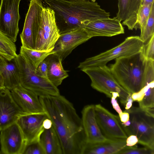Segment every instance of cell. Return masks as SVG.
Instances as JSON below:
<instances>
[{"label":"cell","instance_id":"cell-1","mask_svg":"<svg viewBox=\"0 0 154 154\" xmlns=\"http://www.w3.org/2000/svg\"><path fill=\"white\" fill-rule=\"evenodd\" d=\"M39 98L59 138L63 154H81L85 136L81 119L73 104L60 94Z\"/></svg>","mask_w":154,"mask_h":154},{"label":"cell","instance_id":"cell-2","mask_svg":"<svg viewBox=\"0 0 154 154\" xmlns=\"http://www.w3.org/2000/svg\"><path fill=\"white\" fill-rule=\"evenodd\" d=\"M54 11L60 35L82 27L84 22L109 18L110 13L97 2L85 1L41 0Z\"/></svg>","mask_w":154,"mask_h":154},{"label":"cell","instance_id":"cell-3","mask_svg":"<svg viewBox=\"0 0 154 154\" xmlns=\"http://www.w3.org/2000/svg\"><path fill=\"white\" fill-rule=\"evenodd\" d=\"M147 63L141 51L116 59L109 68L119 84L131 95L144 86Z\"/></svg>","mask_w":154,"mask_h":154},{"label":"cell","instance_id":"cell-4","mask_svg":"<svg viewBox=\"0 0 154 154\" xmlns=\"http://www.w3.org/2000/svg\"><path fill=\"white\" fill-rule=\"evenodd\" d=\"M125 111L129 113V119L122 123L128 136L135 135L138 143L154 149V114L139 107L132 106Z\"/></svg>","mask_w":154,"mask_h":154},{"label":"cell","instance_id":"cell-5","mask_svg":"<svg viewBox=\"0 0 154 154\" xmlns=\"http://www.w3.org/2000/svg\"><path fill=\"white\" fill-rule=\"evenodd\" d=\"M90 78L91 86L94 89L105 94L108 97H118L125 106L131 94L118 82L106 65L87 67L81 70Z\"/></svg>","mask_w":154,"mask_h":154},{"label":"cell","instance_id":"cell-6","mask_svg":"<svg viewBox=\"0 0 154 154\" xmlns=\"http://www.w3.org/2000/svg\"><path fill=\"white\" fill-rule=\"evenodd\" d=\"M144 44L139 36L128 37L115 47L86 59L80 63L78 67L81 70L87 67L106 65L108 62L113 60L142 51Z\"/></svg>","mask_w":154,"mask_h":154},{"label":"cell","instance_id":"cell-7","mask_svg":"<svg viewBox=\"0 0 154 154\" xmlns=\"http://www.w3.org/2000/svg\"><path fill=\"white\" fill-rule=\"evenodd\" d=\"M17 66L20 84L39 97L60 94L57 88L48 79L38 76L19 54L14 58Z\"/></svg>","mask_w":154,"mask_h":154},{"label":"cell","instance_id":"cell-8","mask_svg":"<svg viewBox=\"0 0 154 154\" xmlns=\"http://www.w3.org/2000/svg\"><path fill=\"white\" fill-rule=\"evenodd\" d=\"M60 36L54 11L48 7L44 6L36 37L35 50L47 52L52 51Z\"/></svg>","mask_w":154,"mask_h":154},{"label":"cell","instance_id":"cell-9","mask_svg":"<svg viewBox=\"0 0 154 154\" xmlns=\"http://www.w3.org/2000/svg\"><path fill=\"white\" fill-rule=\"evenodd\" d=\"M44 7L41 0H30L23 30L20 35L22 46L35 50L36 37Z\"/></svg>","mask_w":154,"mask_h":154},{"label":"cell","instance_id":"cell-10","mask_svg":"<svg viewBox=\"0 0 154 154\" xmlns=\"http://www.w3.org/2000/svg\"><path fill=\"white\" fill-rule=\"evenodd\" d=\"M96 119L106 138L126 139L128 137L119 116L111 113L100 104L94 105Z\"/></svg>","mask_w":154,"mask_h":154},{"label":"cell","instance_id":"cell-11","mask_svg":"<svg viewBox=\"0 0 154 154\" xmlns=\"http://www.w3.org/2000/svg\"><path fill=\"white\" fill-rule=\"evenodd\" d=\"M21 0H1L0 31L14 42L17 40Z\"/></svg>","mask_w":154,"mask_h":154},{"label":"cell","instance_id":"cell-12","mask_svg":"<svg viewBox=\"0 0 154 154\" xmlns=\"http://www.w3.org/2000/svg\"><path fill=\"white\" fill-rule=\"evenodd\" d=\"M1 151L5 154H22L27 143L16 122L0 131Z\"/></svg>","mask_w":154,"mask_h":154},{"label":"cell","instance_id":"cell-13","mask_svg":"<svg viewBox=\"0 0 154 154\" xmlns=\"http://www.w3.org/2000/svg\"><path fill=\"white\" fill-rule=\"evenodd\" d=\"M91 38L85 30L80 27L60 34L53 50L62 61L77 46Z\"/></svg>","mask_w":154,"mask_h":154},{"label":"cell","instance_id":"cell-14","mask_svg":"<svg viewBox=\"0 0 154 154\" xmlns=\"http://www.w3.org/2000/svg\"><path fill=\"white\" fill-rule=\"evenodd\" d=\"M82 28L91 38L96 36L111 37L124 33V27L116 17L86 21Z\"/></svg>","mask_w":154,"mask_h":154},{"label":"cell","instance_id":"cell-15","mask_svg":"<svg viewBox=\"0 0 154 154\" xmlns=\"http://www.w3.org/2000/svg\"><path fill=\"white\" fill-rule=\"evenodd\" d=\"M25 114L15 102L11 91L6 88L0 89V130Z\"/></svg>","mask_w":154,"mask_h":154},{"label":"cell","instance_id":"cell-16","mask_svg":"<svg viewBox=\"0 0 154 154\" xmlns=\"http://www.w3.org/2000/svg\"><path fill=\"white\" fill-rule=\"evenodd\" d=\"M10 91L15 102L25 113H45L39 97L34 93L20 84Z\"/></svg>","mask_w":154,"mask_h":154},{"label":"cell","instance_id":"cell-17","mask_svg":"<svg viewBox=\"0 0 154 154\" xmlns=\"http://www.w3.org/2000/svg\"><path fill=\"white\" fill-rule=\"evenodd\" d=\"M45 113L26 114L20 116L16 121L27 143L39 140L44 131L43 122L48 118Z\"/></svg>","mask_w":154,"mask_h":154},{"label":"cell","instance_id":"cell-18","mask_svg":"<svg viewBox=\"0 0 154 154\" xmlns=\"http://www.w3.org/2000/svg\"><path fill=\"white\" fill-rule=\"evenodd\" d=\"M82 127L85 136L86 143H94L102 142L107 138L102 133L95 116L94 105H87L82 111Z\"/></svg>","mask_w":154,"mask_h":154},{"label":"cell","instance_id":"cell-19","mask_svg":"<svg viewBox=\"0 0 154 154\" xmlns=\"http://www.w3.org/2000/svg\"><path fill=\"white\" fill-rule=\"evenodd\" d=\"M142 0H118V12L116 17L122 25L126 26L128 29H136L138 15Z\"/></svg>","mask_w":154,"mask_h":154},{"label":"cell","instance_id":"cell-20","mask_svg":"<svg viewBox=\"0 0 154 154\" xmlns=\"http://www.w3.org/2000/svg\"><path fill=\"white\" fill-rule=\"evenodd\" d=\"M138 92L143 98L139 107L146 111L154 109V60H147L144 86Z\"/></svg>","mask_w":154,"mask_h":154},{"label":"cell","instance_id":"cell-21","mask_svg":"<svg viewBox=\"0 0 154 154\" xmlns=\"http://www.w3.org/2000/svg\"><path fill=\"white\" fill-rule=\"evenodd\" d=\"M126 139L107 138L104 141L96 143H86L81 154H118L126 146Z\"/></svg>","mask_w":154,"mask_h":154},{"label":"cell","instance_id":"cell-22","mask_svg":"<svg viewBox=\"0 0 154 154\" xmlns=\"http://www.w3.org/2000/svg\"><path fill=\"white\" fill-rule=\"evenodd\" d=\"M0 75L5 87L10 91L20 84L18 70L14 59L8 61L0 55Z\"/></svg>","mask_w":154,"mask_h":154},{"label":"cell","instance_id":"cell-23","mask_svg":"<svg viewBox=\"0 0 154 154\" xmlns=\"http://www.w3.org/2000/svg\"><path fill=\"white\" fill-rule=\"evenodd\" d=\"M47 58L48 61V79L57 87L68 75L63 67L62 60L57 54H52Z\"/></svg>","mask_w":154,"mask_h":154},{"label":"cell","instance_id":"cell-24","mask_svg":"<svg viewBox=\"0 0 154 154\" xmlns=\"http://www.w3.org/2000/svg\"><path fill=\"white\" fill-rule=\"evenodd\" d=\"M39 141L45 154H63L59 138L53 125L49 129H44Z\"/></svg>","mask_w":154,"mask_h":154},{"label":"cell","instance_id":"cell-25","mask_svg":"<svg viewBox=\"0 0 154 154\" xmlns=\"http://www.w3.org/2000/svg\"><path fill=\"white\" fill-rule=\"evenodd\" d=\"M55 53L52 50L49 52L41 51L21 46L19 54L33 70L36 71L39 64L50 54Z\"/></svg>","mask_w":154,"mask_h":154},{"label":"cell","instance_id":"cell-26","mask_svg":"<svg viewBox=\"0 0 154 154\" xmlns=\"http://www.w3.org/2000/svg\"><path fill=\"white\" fill-rule=\"evenodd\" d=\"M14 42L0 31V55L8 61L17 55Z\"/></svg>","mask_w":154,"mask_h":154},{"label":"cell","instance_id":"cell-27","mask_svg":"<svg viewBox=\"0 0 154 154\" xmlns=\"http://www.w3.org/2000/svg\"><path fill=\"white\" fill-rule=\"evenodd\" d=\"M152 3L142 4L138 15L136 29L139 28L140 30V34L141 35L144 30L147 23Z\"/></svg>","mask_w":154,"mask_h":154},{"label":"cell","instance_id":"cell-28","mask_svg":"<svg viewBox=\"0 0 154 154\" xmlns=\"http://www.w3.org/2000/svg\"><path fill=\"white\" fill-rule=\"evenodd\" d=\"M154 35V2L152 4L149 17L142 34L140 37L145 43Z\"/></svg>","mask_w":154,"mask_h":154},{"label":"cell","instance_id":"cell-29","mask_svg":"<svg viewBox=\"0 0 154 154\" xmlns=\"http://www.w3.org/2000/svg\"><path fill=\"white\" fill-rule=\"evenodd\" d=\"M145 146L138 148L136 144L131 146H126L118 154H154V149Z\"/></svg>","mask_w":154,"mask_h":154},{"label":"cell","instance_id":"cell-30","mask_svg":"<svg viewBox=\"0 0 154 154\" xmlns=\"http://www.w3.org/2000/svg\"><path fill=\"white\" fill-rule=\"evenodd\" d=\"M22 154H45L39 141L27 143Z\"/></svg>","mask_w":154,"mask_h":154},{"label":"cell","instance_id":"cell-31","mask_svg":"<svg viewBox=\"0 0 154 154\" xmlns=\"http://www.w3.org/2000/svg\"><path fill=\"white\" fill-rule=\"evenodd\" d=\"M142 51L146 60H154V35L144 44Z\"/></svg>","mask_w":154,"mask_h":154},{"label":"cell","instance_id":"cell-32","mask_svg":"<svg viewBox=\"0 0 154 154\" xmlns=\"http://www.w3.org/2000/svg\"><path fill=\"white\" fill-rule=\"evenodd\" d=\"M48 61L46 57L38 66L35 71L36 73L41 77L48 79Z\"/></svg>","mask_w":154,"mask_h":154},{"label":"cell","instance_id":"cell-33","mask_svg":"<svg viewBox=\"0 0 154 154\" xmlns=\"http://www.w3.org/2000/svg\"><path fill=\"white\" fill-rule=\"evenodd\" d=\"M126 146H131L138 143V140L137 136L133 135L128 136L126 139Z\"/></svg>","mask_w":154,"mask_h":154},{"label":"cell","instance_id":"cell-34","mask_svg":"<svg viewBox=\"0 0 154 154\" xmlns=\"http://www.w3.org/2000/svg\"><path fill=\"white\" fill-rule=\"evenodd\" d=\"M119 114V116L122 122L124 123L129 120V113L125 110Z\"/></svg>","mask_w":154,"mask_h":154},{"label":"cell","instance_id":"cell-35","mask_svg":"<svg viewBox=\"0 0 154 154\" xmlns=\"http://www.w3.org/2000/svg\"><path fill=\"white\" fill-rule=\"evenodd\" d=\"M111 103L113 108L119 113L122 112L119 105L116 100V98L113 97L111 98Z\"/></svg>","mask_w":154,"mask_h":154},{"label":"cell","instance_id":"cell-36","mask_svg":"<svg viewBox=\"0 0 154 154\" xmlns=\"http://www.w3.org/2000/svg\"><path fill=\"white\" fill-rule=\"evenodd\" d=\"M53 125L51 120L48 117L45 119L43 121V126L44 129L50 128Z\"/></svg>","mask_w":154,"mask_h":154},{"label":"cell","instance_id":"cell-37","mask_svg":"<svg viewBox=\"0 0 154 154\" xmlns=\"http://www.w3.org/2000/svg\"><path fill=\"white\" fill-rule=\"evenodd\" d=\"M133 100L131 97V96H130L129 97L125 106V109H130L132 106V103Z\"/></svg>","mask_w":154,"mask_h":154},{"label":"cell","instance_id":"cell-38","mask_svg":"<svg viewBox=\"0 0 154 154\" xmlns=\"http://www.w3.org/2000/svg\"><path fill=\"white\" fill-rule=\"evenodd\" d=\"M154 0H142V5L145 4L152 3Z\"/></svg>","mask_w":154,"mask_h":154},{"label":"cell","instance_id":"cell-39","mask_svg":"<svg viewBox=\"0 0 154 154\" xmlns=\"http://www.w3.org/2000/svg\"><path fill=\"white\" fill-rule=\"evenodd\" d=\"M5 88L4 86V82L1 76L0 75V89Z\"/></svg>","mask_w":154,"mask_h":154},{"label":"cell","instance_id":"cell-40","mask_svg":"<svg viewBox=\"0 0 154 154\" xmlns=\"http://www.w3.org/2000/svg\"><path fill=\"white\" fill-rule=\"evenodd\" d=\"M67 1H91L92 2H95L96 0H63Z\"/></svg>","mask_w":154,"mask_h":154},{"label":"cell","instance_id":"cell-41","mask_svg":"<svg viewBox=\"0 0 154 154\" xmlns=\"http://www.w3.org/2000/svg\"><path fill=\"white\" fill-rule=\"evenodd\" d=\"M2 154V152H1V151H0V154Z\"/></svg>","mask_w":154,"mask_h":154},{"label":"cell","instance_id":"cell-42","mask_svg":"<svg viewBox=\"0 0 154 154\" xmlns=\"http://www.w3.org/2000/svg\"></svg>","mask_w":154,"mask_h":154}]
</instances>
